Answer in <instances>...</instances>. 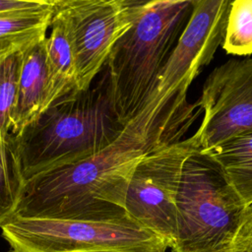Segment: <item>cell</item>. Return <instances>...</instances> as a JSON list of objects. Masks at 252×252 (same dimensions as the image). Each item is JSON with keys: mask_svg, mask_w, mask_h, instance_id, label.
<instances>
[{"mask_svg": "<svg viewBox=\"0 0 252 252\" xmlns=\"http://www.w3.org/2000/svg\"><path fill=\"white\" fill-rule=\"evenodd\" d=\"M9 55H11V54L6 53V52H3V51H0V63H1L6 57H8Z\"/></svg>", "mask_w": 252, "mask_h": 252, "instance_id": "e0dca14e", "label": "cell"}, {"mask_svg": "<svg viewBox=\"0 0 252 252\" xmlns=\"http://www.w3.org/2000/svg\"><path fill=\"white\" fill-rule=\"evenodd\" d=\"M47 89L45 39L23 52L11 134L18 135L44 110Z\"/></svg>", "mask_w": 252, "mask_h": 252, "instance_id": "ba28073f", "label": "cell"}, {"mask_svg": "<svg viewBox=\"0 0 252 252\" xmlns=\"http://www.w3.org/2000/svg\"><path fill=\"white\" fill-rule=\"evenodd\" d=\"M220 46L227 54L252 55V0L230 1Z\"/></svg>", "mask_w": 252, "mask_h": 252, "instance_id": "4fadbf2b", "label": "cell"}, {"mask_svg": "<svg viewBox=\"0 0 252 252\" xmlns=\"http://www.w3.org/2000/svg\"><path fill=\"white\" fill-rule=\"evenodd\" d=\"M54 0H0V17L42 11L52 7Z\"/></svg>", "mask_w": 252, "mask_h": 252, "instance_id": "9a60e30c", "label": "cell"}, {"mask_svg": "<svg viewBox=\"0 0 252 252\" xmlns=\"http://www.w3.org/2000/svg\"><path fill=\"white\" fill-rule=\"evenodd\" d=\"M193 11V0L142 1L105 67L114 109L125 126L148 99Z\"/></svg>", "mask_w": 252, "mask_h": 252, "instance_id": "7a4b0ae2", "label": "cell"}, {"mask_svg": "<svg viewBox=\"0 0 252 252\" xmlns=\"http://www.w3.org/2000/svg\"><path fill=\"white\" fill-rule=\"evenodd\" d=\"M196 105L203 119L191 137L199 152L252 132V57L229 59L216 67L204 82Z\"/></svg>", "mask_w": 252, "mask_h": 252, "instance_id": "52a82bcc", "label": "cell"}, {"mask_svg": "<svg viewBox=\"0 0 252 252\" xmlns=\"http://www.w3.org/2000/svg\"><path fill=\"white\" fill-rule=\"evenodd\" d=\"M27 181L14 135L0 139V227L16 214Z\"/></svg>", "mask_w": 252, "mask_h": 252, "instance_id": "7c38bea8", "label": "cell"}, {"mask_svg": "<svg viewBox=\"0 0 252 252\" xmlns=\"http://www.w3.org/2000/svg\"><path fill=\"white\" fill-rule=\"evenodd\" d=\"M22 59L23 52H16L0 63V139L11 135L12 112Z\"/></svg>", "mask_w": 252, "mask_h": 252, "instance_id": "5bb4252c", "label": "cell"}, {"mask_svg": "<svg viewBox=\"0 0 252 252\" xmlns=\"http://www.w3.org/2000/svg\"><path fill=\"white\" fill-rule=\"evenodd\" d=\"M228 252H252V206L247 207Z\"/></svg>", "mask_w": 252, "mask_h": 252, "instance_id": "2e32d148", "label": "cell"}, {"mask_svg": "<svg viewBox=\"0 0 252 252\" xmlns=\"http://www.w3.org/2000/svg\"><path fill=\"white\" fill-rule=\"evenodd\" d=\"M124 127L104 65L87 90L62 96L15 136L26 181L100 153Z\"/></svg>", "mask_w": 252, "mask_h": 252, "instance_id": "6da1fadb", "label": "cell"}, {"mask_svg": "<svg viewBox=\"0 0 252 252\" xmlns=\"http://www.w3.org/2000/svg\"><path fill=\"white\" fill-rule=\"evenodd\" d=\"M201 153L209 155L220 165L242 202L252 206V132L234 136Z\"/></svg>", "mask_w": 252, "mask_h": 252, "instance_id": "30bf717a", "label": "cell"}, {"mask_svg": "<svg viewBox=\"0 0 252 252\" xmlns=\"http://www.w3.org/2000/svg\"><path fill=\"white\" fill-rule=\"evenodd\" d=\"M1 230L11 252H165L168 247L128 216L108 220L14 217Z\"/></svg>", "mask_w": 252, "mask_h": 252, "instance_id": "277c9868", "label": "cell"}, {"mask_svg": "<svg viewBox=\"0 0 252 252\" xmlns=\"http://www.w3.org/2000/svg\"><path fill=\"white\" fill-rule=\"evenodd\" d=\"M47 89L44 110L76 88L73 44L64 19L53 11L49 34L45 37ZM43 110V111H44Z\"/></svg>", "mask_w": 252, "mask_h": 252, "instance_id": "9c48e42d", "label": "cell"}, {"mask_svg": "<svg viewBox=\"0 0 252 252\" xmlns=\"http://www.w3.org/2000/svg\"><path fill=\"white\" fill-rule=\"evenodd\" d=\"M246 209L220 165L195 151L182 169L171 251L228 252Z\"/></svg>", "mask_w": 252, "mask_h": 252, "instance_id": "3957f363", "label": "cell"}, {"mask_svg": "<svg viewBox=\"0 0 252 252\" xmlns=\"http://www.w3.org/2000/svg\"><path fill=\"white\" fill-rule=\"evenodd\" d=\"M53 5L42 11L0 17V51L24 52L46 37Z\"/></svg>", "mask_w": 252, "mask_h": 252, "instance_id": "8fae6325", "label": "cell"}, {"mask_svg": "<svg viewBox=\"0 0 252 252\" xmlns=\"http://www.w3.org/2000/svg\"><path fill=\"white\" fill-rule=\"evenodd\" d=\"M142 1L54 0L73 44L76 88L87 90L104 67L118 41L132 27Z\"/></svg>", "mask_w": 252, "mask_h": 252, "instance_id": "8992f818", "label": "cell"}, {"mask_svg": "<svg viewBox=\"0 0 252 252\" xmlns=\"http://www.w3.org/2000/svg\"><path fill=\"white\" fill-rule=\"evenodd\" d=\"M94 252H127V251H94Z\"/></svg>", "mask_w": 252, "mask_h": 252, "instance_id": "ac0fdd59", "label": "cell"}, {"mask_svg": "<svg viewBox=\"0 0 252 252\" xmlns=\"http://www.w3.org/2000/svg\"><path fill=\"white\" fill-rule=\"evenodd\" d=\"M195 151L190 136L151 152L136 165L127 186V216L165 240L169 248L177 230V195L183 165Z\"/></svg>", "mask_w": 252, "mask_h": 252, "instance_id": "5b68a950", "label": "cell"}]
</instances>
